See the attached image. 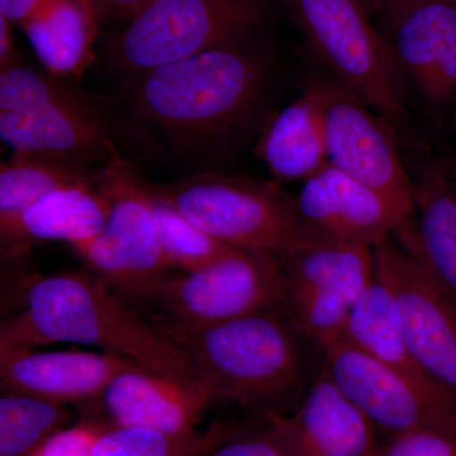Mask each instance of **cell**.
Instances as JSON below:
<instances>
[{
  "label": "cell",
  "instance_id": "obj_8",
  "mask_svg": "<svg viewBox=\"0 0 456 456\" xmlns=\"http://www.w3.org/2000/svg\"><path fill=\"white\" fill-rule=\"evenodd\" d=\"M98 187L110 211L98 233L73 246L89 272L126 301H155L171 266L137 184L136 167L119 159L102 169Z\"/></svg>",
  "mask_w": 456,
  "mask_h": 456
},
{
  "label": "cell",
  "instance_id": "obj_21",
  "mask_svg": "<svg viewBox=\"0 0 456 456\" xmlns=\"http://www.w3.org/2000/svg\"><path fill=\"white\" fill-rule=\"evenodd\" d=\"M255 154L278 183L307 180L325 167L322 110L308 86H305L301 97L266 123Z\"/></svg>",
  "mask_w": 456,
  "mask_h": 456
},
{
  "label": "cell",
  "instance_id": "obj_31",
  "mask_svg": "<svg viewBox=\"0 0 456 456\" xmlns=\"http://www.w3.org/2000/svg\"><path fill=\"white\" fill-rule=\"evenodd\" d=\"M16 314L0 317V368L18 351L31 349L18 329Z\"/></svg>",
  "mask_w": 456,
  "mask_h": 456
},
{
  "label": "cell",
  "instance_id": "obj_22",
  "mask_svg": "<svg viewBox=\"0 0 456 456\" xmlns=\"http://www.w3.org/2000/svg\"><path fill=\"white\" fill-rule=\"evenodd\" d=\"M344 338L384 364L434 383L411 356L397 297L382 279L374 275L373 281L354 303Z\"/></svg>",
  "mask_w": 456,
  "mask_h": 456
},
{
  "label": "cell",
  "instance_id": "obj_3",
  "mask_svg": "<svg viewBox=\"0 0 456 456\" xmlns=\"http://www.w3.org/2000/svg\"><path fill=\"white\" fill-rule=\"evenodd\" d=\"M16 322L31 349L60 342L89 345L137 367L203 387L163 329L143 321L93 273L38 274L27 287Z\"/></svg>",
  "mask_w": 456,
  "mask_h": 456
},
{
  "label": "cell",
  "instance_id": "obj_29",
  "mask_svg": "<svg viewBox=\"0 0 456 456\" xmlns=\"http://www.w3.org/2000/svg\"><path fill=\"white\" fill-rule=\"evenodd\" d=\"M94 422L61 428L38 444L27 456H92L93 449L106 430Z\"/></svg>",
  "mask_w": 456,
  "mask_h": 456
},
{
  "label": "cell",
  "instance_id": "obj_12",
  "mask_svg": "<svg viewBox=\"0 0 456 456\" xmlns=\"http://www.w3.org/2000/svg\"><path fill=\"white\" fill-rule=\"evenodd\" d=\"M332 382L389 436L434 426H456V395L389 367L346 338L320 347Z\"/></svg>",
  "mask_w": 456,
  "mask_h": 456
},
{
  "label": "cell",
  "instance_id": "obj_34",
  "mask_svg": "<svg viewBox=\"0 0 456 456\" xmlns=\"http://www.w3.org/2000/svg\"><path fill=\"white\" fill-rule=\"evenodd\" d=\"M12 25L13 23L0 12V65L20 57L14 47Z\"/></svg>",
  "mask_w": 456,
  "mask_h": 456
},
{
  "label": "cell",
  "instance_id": "obj_38",
  "mask_svg": "<svg viewBox=\"0 0 456 456\" xmlns=\"http://www.w3.org/2000/svg\"><path fill=\"white\" fill-rule=\"evenodd\" d=\"M2 145H3V142H2V141H0V146H2Z\"/></svg>",
  "mask_w": 456,
  "mask_h": 456
},
{
  "label": "cell",
  "instance_id": "obj_33",
  "mask_svg": "<svg viewBox=\"0 0 456 456\" xmlns=\"http://www.w3.org/2000/svg\"><path fill=\"white\" fill-rule=\"evenodd\" d=\"M149 0H93L102 17L117 16L131 20Z\"/></svg>",
  "mask_w": 456,
  "mask_h": 456
},
{
  "label": "cell",
  "instance_id": "obj_14",
  "mask_svg": "<svg viewBox=\"0 0 456 456\" xmlns=\"http://www.w3.org/2000/svg\"><path fill=\"white\" fill-rule=\"evenodd\" d=\"M403 77L435 108L456 103V0H417L380 20Z\"/></svg>",
  "mask_w": 456,
  "mask_h": 456
},
{
  "label": "cell",
  "instance_id": "obj_26",
  "mask_svg": "<svg viewBox=\"0 0 456 456\" xmlns=\"http://www.w3.org/2000/svg\"><path fill=\"white\" fill-rule=\"evenodd\" d=\"M71 412L64 404L0 393V456H27L53 432L64 428Z\"/></svg>",
  "mask_w": 456,
  "mask_h": 456
},
{
  "label": "cell",
  "instance_id": "obj_5",
  "mask_svg": "<svg viewBox=\"0 0 456 456\" xmlns=\"http://www.w3.org/2000/svg\"><path fill=\"white\" fill-rule=\"evenodd\" d=\"M142 182L216 241L245 251L281 253L307 239L296 196L281 183L202 173L174 182Z\"/></svg>",
  "mask_w": 456,
  "mask_h": 456
},
{
  "label": "cell",
  "instance_id": "obj_37",
  "mask_svg": "<svg viewBox=\"0 0 456 456\" xmlns=\"http://www.w3.org/2000/svg\"><path fill=\"white\" fill-rule=\"evenodd\" d=\"M441 161H443L444 165H445V169L448 171L450 179H452V184L456 189V154L455 152L444 151L443 158H441Z\"/></svg>",
  "mask_w": 456,
  "mask_h": 456
},
{
  "label": "cell",
  "instance_id": "obj_13",
  "mask_svg": "<svg viewBox=\"0 0 456 456\" xmlns=\"http://www.w3.org/2000/svg\"><path fill=\"white\" fill-rule=\"evenodd\" d=\"M305 86L322 110L327 163L415 213L413 182L391 123L334 79L314 77Z\"/></svg>",
  "mask_w": 456,
  "mask_h": 456
},
{
  "label": "cell",
  "instance_id": "obj_24",
  "mask_svg": "<svg viewBox=\"0 0 456 456\" xmlns=\"http://www.w3.org/2000/svg\"><path fill=\"white\" fill-rule=\"evenodd\" d=\"M254 425L215 424L206 430L187 435L110 426L102 432L92 456H204Z\"/></svg>",
  "mask_w": 456,
  "mask_h": 456
},
{
  "label": "cell",
  "instance_id": "obj_16",
  "mask_svg": "<svg viewBox=\"0 0 456 456\" xmlns=\"http://www.w3.org/2000/svg\"><path fill=\"white\" fill-rule=\"evenodd\" d=\"M132 365L104 351L20 350L0 368V393L64 406L98 401L113 378Z\"/></svg>",
  "mask_w": 456,
  "mask_h": 456
},
{
  "label": "cell",
  "instance_id": "obj_17",
  "mask_svg": "<svg viewBox=\"0 0 456 456\" xmlns=\"http://www.w3.org/2000/svg\"><path fill=\"white\" fill-rule=\"evenodd\" d=\"M101 401L113 426L187 435L197 431L213 399L197 384L132 365L113 378Z\"/></svg>",
  "mask_w": 456,
  "mask_h": 456
},
{
  "label": "cell",
  "instance_id": "obj_7",
  "mask_svg": "<svg viewBox=\"0 0 456 456\" xmlns=\"http://www.w3.org/2000/svg\"><path fill=\"white\" fill-rule=\"evenodd\" d=\"M305 44L332 79L393 127L406 119L403 75L362 0H285Z\"/></svg>",
  "mask_w": 456,
  "mask_h": 456
},
{
  "label": "cell",
  "instance_id": "obj_19",
  "mask_svg": "<svg viewBox=\"0 0 456 456\" xmlns=\"http://www.w3.org/2000/svg\"><path fill=\"white\" fill-rule=\"evenodd\" d=\"M110 200L98 185L56 189L13 211H0V248H27L65 242L73 246L99 232L107 220Z\"/></svg>",
  "mask_w": 456,
  "mask_h": 456
},
{
  "label": "cell",
  "instance_id": "obj_28",
  "mask_svg": "<svg viewBox=\"0 0 456 456\" xmlns=\"http://www.w3.org/2000/svg\"><path fill=\"white\" fill-rule=\"evenodd\" d=\"M377 456H456V426H434L391 436Z\"/></svg>",
  "mask_w": 456,
  "mask_h": 456
},
{
  "label": "cell",
  "instance_id": "obj_11",
  "mask_svg": "<svg viewBox=\"0 0 456 456\" xmlns=\"http://www.w3.org/2000/svg\"><path fill=\"white\" fill-rule=\"evenodd\" d=\"M284 296L279 253L232 250L194 272L171 274L154 302L167 325L194 329L281 307Z\"/></svg>",
  "mask_w": 456,
  "mask_h": 456
},
{
  "label": "cell",
  "instance_id": "obj_32",
  "mask_svg": "<svg viewBox=\"0 0 456 456\" xmlns=\"http://www.w3.org/2000/svg\"><path fill=\"white\" fill-rule=\"evenodd\" d=\"M47 0H0V12L13 25L22 26Z\"/></svg>",
  "mask_w": 456,
  "mask_h": 456
},
{
  "label": "cell",
  "instance_id": "obj_1",
  "mask_svg": "<svg viewBox=\"0 0 456 456\" xmlns=\"http://www.w3.org/2000/svg\"><path fill=\"white\" fill-rule=\"evenodd\" d=\"M256 36L134 77L128 101L134 116L189 154L244 130L263 103L272 68L269 51Z\"/></svg>",
  "mask_w": 456,
  "mask_h": 456
},
{
  "label": "cell",
  "instance_id": "obj_6",
  "mask_svg": "<svg viewBox=\"0 0 456 456\" xmlns=\"http://www.w3.org/2000/svg\"><path fill=\"white\" fill-rule=\"evenodd\" d=\"M268 0H149L108 44L107 62L130 79L203 51L256 35Z\"/></svg>",
  "mask_w": 456,
  "mask_h": 456
},
{
  "label": "cell",
  "instance_id": "obj_25",
  "mask_svg": "<svg viewBox=\"0 0 456 456\" xmlns=\"http://www.w3.org/2000/svg\"><path fill=\"white\" fill-rule=\"evenodd\" d=\"M136 180L145 196L159 241L171 269L180 273L194 272L232 251L191 224L175 207L150 191L143 184L142 174L137 169Z\"/></svg>",
  "mask_w": 456,
  "mask_h": 456
},
{
  "label": "cell",
  "instance_id": "obj_4",
  "mask_svg": "<svg viewBox=\"0 0 456 456\" xmlns=\"http://www.w3.org/2000/svg\"><path fill=\"white\" fill-rule=\"evenodd\" d=\"M0 141L14 152L62 156L101 169L126 159L116 123L92 99L20 57L0 65Z\"/></svg>",
  "mask_w": 456,
  "mask_h": 456
},
{
  "label": "cell",
  "instance_id": "obj_36",
  "mask_svg": "<svg viewBox=\"0 0 456 456\" xmlns=\"http://www.w3.org/2000/svg\"><path fill=\"white\" fill-rule=\"evenodd\" d=\"M26 289L27 287H22L0 293V317L8 316V314H13L20 311L23 299H25Z\"/></svg>",
  "mask_w": 456,
  "mask_h": 456
},
{
  "label": "cell",
  "instance_id": "obj_18",
  "mask_svg": "<svg viewBox=\"0 0 456 456\" xmlns=\"http://www.w3.org/2000/svg\"><path fill=\"white\" fill-rule=\"evenodd\" d=\"M297 456H377V428L321 368L292 415H279Z\"/></svg>",
  "mask_w": 456,
  "mask_h": 456
},
{
  "label": "cell",
  "instance_id": "obj_15",
  "mask_svg": "<svg viewBox=\"0 0 456 456\" xmlns=\"http://www.w3.org/2000/svg\"><path fill=\"white\" fill-rule=\"evenodd\" d=\"M297 212L312 235L359 242L369 248L393 235L415 213L327 163L305 180Z\"/></svg>",
  "mask_w": 456,
  "mask_h": 456
},
{
  "label": "cell",
  "instance_id": "obj_20",
  "mask_svg": "<svg viewBox=\"0 0 456 456\" xmlns=\"http://www.w3.org/2000/svg\"><path fill=\"white\" fill-rule=\"evenodd\" d=\"M102 14L93 0H47L20 26L53 77H79L94 60Z\"/></svg>",
  "mask_w": 456,
  "mask_h": 456
},
{
  "label": "cell",
  "instance_id": "obj_2",
  "mask_svg": "<svg viewBox=\"0 0 456 456\" xmlns=\"http://www.w3.org/2000/svg\"><path fill=\"white\" fill-rule=\"evenodd\" d=\"M160 327L213 401L232 402L264 417L283 415L316 377L308 346L314 344L283 307L212 326Z\"/></svg>",
  "mask_w": 456,
  "mask_h": 456
},
{
  "label": "cell",
  "instance_id": "obj_30",
  "mask_svg": "<svg viewBox=\"0 0 456 456\" xmlns=\"http://www.w3.org/2000/svg\"><path fill=\"white\" fill-rule=\"evenodd\" d=\"M38 274L32 250L0 248V293L26 287Z\"/></svg>",
  "mask_w": 456,
  "mask_h": 456
},
{
  "label": "cell",
  "instance_id": "obj_10",
  "mask_svg": "<svg viewBox=\"0 0 456 456\" xmlns=\"http://www.w3.org/2000/svg\"><path fill=\"white\" fill-rule=\"evenodd\" d=\"M374 275L392 288L408 350L422 373L456 395V303L419 255L416 220L373 248Z\"/></svg>",
  "mask_w": 456,
  "mask_h": 456
},
{
  "label": "cell",
  "instance_id": "obj_35",
  "mask_svg": "<svg viewBox=\"0 0 456 456\" xmlns=\"http://www.w3.org/2000/svg\"><path fill=\"white\" fill-rule=\"evenodd\" d=\"M362 2L373 20L377 17L380 20L392 14L393 12L417 2V0H362Z\"/></svg>",
  "mask_w": 456,
  "mask_h": 456
},
{
  "label": "cell",
  "instance_id": "obj_23",
  "mask_svg": "<svg viewBox=\"0 0 456 456\" xmlns=\"http://www.w3.org/2000/svg\"><path fill=\"white\" fill-rule=\"evenodd\" d=\"M101 173V167L62 156L14 152L0 163V211L22 208L69 185H98Z\"/></svg>",
  "mask_w": 456,
  "mask_h": 456
},
{
  "label": "cell",
  "instance_id": "obj_9",
  "mask_svg": "<svg viewBox=\"0 0 456 456\" xmlns=\"http://www.w3.org/2000/svg\"><path fill=\"white\" fill-rule=\"evenodd\" d=\"M283 264V310L317 346L344 338L351 307L374 279L373 248L312 235L279 253Z\"/></svg>",
  "mask_w": 456,
  "mask_h": 456
},
{
  "label": "cell",
  "instance_id": "obj_27",
  "mask_svg": "<svg viewBox=\"0 0 456 456\" xmlns=\"http://www.w3.org/2000/svg\"><path fill=\"white\" fill-rule=\"evenodd\" d=\"M204 456H297L279 415L264 417V425H254L224 441Z\"/></svg>",
  "mask_w": 456,
  "mask_h": 456
}]
</instances>
